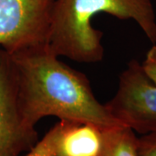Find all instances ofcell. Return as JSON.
I'll return each instance as SVG.
<instances>
[{"mask_svg":"<svg viewBox=\"0 0 156 156\" xmlns=\"http://www.w3.org/2000/svg\"><path fill=\"white\" fill-rule=\"evenodd\" d=\"M23 115L35 126L44 117L89 122L102 129L123 126L95 97L88 77L44 44L11 54Z\"/></svg>","mask_w":156,"mask_h":156,"instance_id":"cell-1","label":"cell"},{"mask_svg":"<svg viewBox=\"0 0 156 156\" xmlns=\"http://www.w3.org/2000/svg\"><path fill=\"white\" fill-rule=\"evenodd\" d=\"M132 19L153 44H156V16L151 0H55L49 45L58 56L83 63L102 60V32L91 21L98 13Z\"/></svg>","mask_w":156,"mask_h":156,"instance_id":"cell-2","label":"cell"},{"mask_svg":"<svg viewBox=\"0 0 156 156\" xmlns=\"http://www.w3.org/2000/svg\"><path fill=\"white\" fill-rule=\"evenodd\" d=\"M122 125L140 135L156 132V83L133 59L120 75L115 95L106 104Z\"/></svg>","mask_w":156,"mask_h":156,"instance_id":"cell-3","label":"cell"},{"mask_svg":"<svg viewBox=\"0 0 156 156\" xmlns=\"http://www.w3.org/2000/svg\"><path fill=\"white\" fill-rule=\"evenodd\" d=\"M55 0H0V46L10 55L49 44Z\"/></svg>","mask_w":156,"mask_h":156,"instance_id":"cell-4","label":"cell"},{"mask_svg":"<svg viewBox=\"0 0 156 156\" xmlns=\"http://www.w3.org/2000/svg\"><path fill=\"white\" fill-rule=\"evenodd\" d=\"M38 140L36 127L23 115L11 55L0 49V156H23Z\"/></svg>","mask_w":156,"mask_h":156,"instance_id":"cell-5","label":"cell"},{"mask_svg":"<svg viewBox=\"0 0 156 156\" xmlns=\"http://www.w3.org/2000/svg\"><path fill=\"white\" fill-rule=\"evenodd\" d=\"M61 129L53 156H100L103 129L89 122L60 120Z\"/></svg>","mask_w":156,"mask_h":156,"instance_id":"cell-6","label":"cell"},{"mask_svg":"<svg viewBox=\"0 0 156 156\" xmlns=\"http://www.w3.org/2000/svg\"><path fill=\"white\" fill-rule=\"evenodd\" d=\"M138 138L131 128L125 126L103 129L100 156H138Z\"/></svg>","mask_w":156,"mask_h":156,"instance_id":"cell-7","label":"cell"},{"mask_svg":"<svg viewBox=\"0 0 156 156\" xmlns=\"http://www.w3.org/2000/svg\"><path fill=\"white\" fill-rule=\"evenodd\" d=\"M60 129L61 123L58 122L50 128L42 139L39 140L31 150L23 156H53L56 152Z\"/></svg>","mask_w":156,"mask_h":156,"instance_id":"cell-8","label":"cell"},{"mask_svg":"<svg viewBox=\"0 0 156 156\" xmlns=\"http://www.w3.org/2000/svg\"><path fill=\"white\" fill-rule=\"evenodd\" d=\"M138 156H156V132L138 138Z\"/></svg>","mask_w":156,"mask_h":156,"instance_id":"cell-9","label":"cell"},{"mask_svg":"<svg viewBox=\"0 0 156 156\" xmlns=\"http://www.w3.org/2000/svg\"><path fill=\"white\" fill-rule=\"evenodd\" d=\"M141 64L145 72L156 83V44H153L147 52Z\"/></svg>","mask_w":156,"mask_h":156,"instance_id":"cell-10","label":"cell"}]
</instances>
